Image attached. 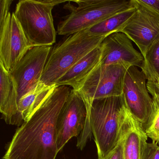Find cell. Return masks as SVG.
<instances>
[{"label":"cell","mask_w":159,"mask_h":159,"mask_svg":"<svg viewBox=\"0 0 159 159\" xmlns=\"http://www.w3.org/2000/svg\"><path fill=\"white\" fill-rule=\"evenodd\" d=\"M87 116V109L83 99L78 92L72 89L57 120L58 152L70 139L80 134L85 127Z\"/></svg>","instance_id":"obj_10"},{"label":"cell","mask_w":159,"mask_h":159,"mask_svg":"<svg viewBox=\"0 0 159 159\" xmlns=\"http://www.w3.org/2000/svg\"><path fill=\"white\" fill-rule=\"evenodd\" d=\"M100 45L102 47L100 65L122 64L128 67H141L144 57L134 48L132 41L124 33H112L107 36Z\"/></svg>","instance_id":"obj_11"},{"label":"cell","mask_w":159,"mask_h":159,"mask_svg":"<svg viewBox=\"0 0 159 159\" xmlns=\"http://www.w3.org/2000/svg\"><path fill=\"white\" fill-rule=\"evenodd\" d=\"M141 159H159V145L154 142L147 143L142 152Z\"/></svg>","instance_id":"obj_19"},{"label":"cell","mask_w":159,"mask_h":159,"mask_svg":"<svg viewBox=\"0 0 159 159\" xmlns=\"http://www.w3.org/2000/svg\"><path fill=\"white\" fill-rule=\"evenodd\" d=\"M52 46L31 48L9 72L12 77L18 95V100L41 82Z\"/></svg>","instance_id":"obj_8"},{"label":"cell","mask_w":159,"mask_h":159,"mask_svg":"<svg viewBox=\"0 0 159 159\" xmlns=\"http://www.w3.org/2000/svg\"><path fill=\"white\" fill-rule=\"evenodd\" d=\"M103 159H125L123 149V137L121 133L120 138L115 147Z\"/></svg>","instance_id":"obj_20"},{"label":"cell","mask_w":159,"mask_h":159,"mask_svg":"<svg viewBox=\"0 0 159 159\" xmlns=\"http://www.w3.org/2000/svg\"><path fill=\"white\" fill-rule=\"evenodd\" d=\"M101 55L102 47L100 45L74 65L56 82V85L70 86L72 89L77 91L80 85L99 65Z\"/></svg>","instance_id":"obj_14"},{"label":"cell","mask_w":159,"mask_h":159,"mask_svg":"<svg viewBox=\"0 0 159 159\" xmlns=\"http://www.w3.org/2000/svg\"><path fill=\"white\" fill-rule=\"evenodd\" d=\"M48 0H21L16 4L15 16L32 47L52 46L56 41V31Z\"/></svg>","instance_id":"obj_5"},{"label":"cell","mask_w":159,"mask_h":159,"mask_svg":"<svg viewBox=\"0 0 159 159\" xmlns=\"http://www.w3.org/2000/svg\"><path fill=\"white\" fill-rule=\"evenodd\" d=\"M70 1L64 8L70 14L57 27V33L69 36L80 31L90 29L109 17L134 6L131 1L126 0H85Z\"/></svg>","instance_id":"obj_4"},{"label":"cell","mask_w":159,"mask_h":159,"mask_svg":"<svg viewBox=\"0 0 159 159\" xmlns=\"http://www.w3.org/2000/svg\"><path fill=\"white\" fill-rule=\"evenodd\" d=\"M144 72L134 66L127 69L124 80L123 95L127 109L145 130L154 112L152 97L147 87Z\"/></svg>","instance_id":"obj_6"},{"label":"cell","mask_w":159,"mask_h":159,"mask_svg":"<svg viewBox=\"0 0 159 159\" xmlns=\"http://www.w3.org/2000/svg\"><path fill=\"white\" fill-rule=\"evenodd\" d=\"M147 87L149 93L152 97L155 110L159 107V79L154 82L147 81Z\"/></svg>","instance_id":"obj_21"},{"label":"cell","mask_w":159,"mask_h":159,"mask_svg":"<svg viewBox=\"0 0 159 159\" xmlns=\"http://www.w3.org/2000/svg\"><path fill=\"white\" fill-rule=\"evenodd\" d=\"M141 4L151 9L159 15V0H139Z\"/></svg>","instance_id":"obj_23"},{"label":"cell","mask_w":159,"mask_h":159,"mask_svg":"<svg viewBox=\"0 0 159 159\" xmlns=\"http://www.w3.org/2000/svg\"><path fill=\"white\" fill-rule=\"evenodd\" d=\"M127 111L123 94L93 101L89 120L98 159H103L120 140Z\"/></svg>","instance_id":"obj_2"},{"label":"cell","mask_w":159,"mask_h":159,"mask_svg":"<svg viewBox=\"0 0 159 159\" xmlns=\"http://www.w3.org/2000/svg\"><path fill=\"white\" fill-rule=\"evenodd\" d=\"M148 137L155 143H159V107L154 110L151 120L145 130Z\"/></svg>","instance_id":"obj_18"},{"label":"cell","mask_w":159,"mask_h":159,"mask_svg":"<svg viewBox=\"0 0 159 159\" xmlns=\"http://www.w3.org/2000/svg\"><path fill=\"white\" fill-rule=\"evenodd\" d=\"M131 1L136 12L120 32L134 43L144 57L150 47L159 38V15L139 0Z\"/></svg>","instance_id":"obj_7"},{"label":"cell","mask_w":159,"mask_h":159,"mask_svg":"<svg viewBox=\"0 0 159 159\" xmlns=\"http://www.w3.org/2000/svg\"><path fill=\"white\" fill-rule=\"evenodd\" d=\"M106 37L93 35L89 29L68 36L52 49L41 82L49 86L55 84L74 65L99 46Z\"/></svg>","instance_id":"obj_3"},{"label":"cell","mask_w":159,"mask_h":159,"mask_svg":"<svg viewBox=\"0 0 159 159\" xmlns=\"http://www.w3.org/2000/svg\"><path fill=\"white\" fill-rule=\"evenodd\" d=\"M56 86V84L49 86L40 82L19 99L17 103V126L22 125L29 119Z\"/></svg>","instance_id":"obj_15"},{"label":"cell","mask_w":159,"mask_h":159,"mask_svg":"<svg viewBox=\"0 0 159 159\" xmlns=\"http://www.w3.org/2000/svg\"><path fill=\"white\" fill-rule=\"evenodd\" d=\"M125 159H141L148 136L142 125L127 110L121 128Z\"/></svg>","instance_id":"obj_12"},{"label":"cell","mask_w":159,"mask_h":159,"mask_svg":"<svg viewBox=\"0 0 159 159\" xmlns=\"http://www.w3.org/2000/svg\"><path fill=\"white\" fill-rule=\"evenodd\" d=\"M136 12L134 7L116 14L89 29L93 35L107 36L120 32Z\"/></svg>","instance_id":"obj_16"},{"label":"cell","mask_w":159,"mask_h":159,"mask_svg":"<svg viewBox=\"0 0 159 159\" xmlns=\"http://www.w3.org/2000/svg\"><path fill=\"white\" fill-rule=\"evenodd\" d=\"M31 48L12 13L0 24V64L11 72Z\"/></svg>","instance_id":"obj_9"},{"label":"cell","mask_w":159,"mask_h":159,"mask_svg":"<svg viewBox=\"0 0 159 159\" xmlns=\"http://www.w3.org/2000/svg\"><path fill=\"white\" fill-rule=\"evenodd\" d=\"M18 95L11 74L0 64V111L6 124L17 125Z\"/></svg>","instance_id":"obj_13"},{"label":"cell","mask_w":159,"mask_h":159,"mask_svg":"<svg viewBox=\"0 0 159 159\" xmlns=\"http://www.w3.org/2000/svg\"><path fill=\"white\" fill-rule=\"evenodd\" d=\"M148 81L154 82L159 79V38L147 51L140 67Z\"/></svg>","instance_id":"obj_17"},{"label":"cell","mask_w":159,"mask_h":159,"mask_svg":"<svg viewBox=\"0 0 159 159\" xmlns=\"http://www.w3.org/2000/svg\"><path fill=\"white\" fill-rule=\"evenodd\" d=\"M12 2V0H0V23L6 21L11 14L10 10Z\"/></svg>","instance_id":"obj_22"},{"label":"cell","mask_w":159,"mask_h":159,"mask_svg":"<svg viewBox=\"0 0 159 159\" xmlns=\"http://www.w3.org/2000/svg\"><path fill=\"white\" fill-rule=\"evenodd\" d=\"M70 91L57 86L39 107L16 129L3 159H56L57 120Z\"/></svg>","instance_id":"obj_1"}]
</instances>
